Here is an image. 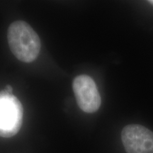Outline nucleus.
Segmentation results:
<instances>
[{
  "mask_svg": "<svg viewBox=\"0 0 153 153\" xmlns=\"http://www.w3.org/2000/svg\"><path fill=\"white\" fill-rule=\"evenodd\" d=\"M121 140L127 153H153V133L138 124L123 128Z\"/></svg>",
  "mask_w": 153,
  "mask_h": 153,
  "instance_id": "nucleus-4",
  "label": "nucleus"
},
{
  "mask_svg": "<svg viewBox=\"0 0 153 153\" xmlns=\"http://www.w3.org/2000/svg\"><path fill=\"white\" fill-rule=\"evenodd\" d=\"M149 3H150L151 4L153 5V0H150V1H148Z\"/></svg>",
  "mask_w": 153,
  "mask_h": 153,
  "instance_id": "nucleus-6",
  "label": "nucleus"
},
{
  "mask_svg": "<svg viewBox=\"0 0 153 153\" xmlns=\"http://www.w3.org/2000/svg\"><path fill=\"white\" fill-rule=\"evenodd\" d=\"M7 40L11 53L22 62H33L39 55L41 48L39 36L24 21H15L9 25Z\"/></svg>",
  "mask_w": 153,
  "mask_h": 153,
  "instance_id": "nucleus-1",
  "label": "nucleus"
},
{
  "mask_svg": "<svg viewBox=\"0 0 153 153\" xmlns=\"http://www.w3.org/2000/svg\"><path fill=\"white\" fill-rule=\"evenodd\" d=\"M24 109L22 103L6 89L0 91V136L16 135L22 126Z\"/></svg>",
  "mask_w": 153,
  "mask_h": 153,
  "instance_id": "nucleus-2",
  "label": "nucleus"
},
{
  "mask_svg": "<svg viewBox=\"0 0 153 153\" xmlns=\"http://www.w3.org/2000/svg\"><path fill=\"white\" fill-rule=\"evenodd\" d=\"M5 89H6V91H7L8 93L12 94L13 88H12V87H11V85H7V86H6Z\"/></svg>",
  "mask_w": 153,
  "mask_h": 153,
  "instance_id": "nucleus-5",
  "label": "nucleus"
},
{
  "mask_svg": "<svg viewBox=\"0 0 153 153\" xmlns=\"http://www.w3.org/2000/svg\"><path fill=\"white\" fill-rule=\"evenodd\" d=\"M72 89L80 109L88 114L99 110L101 104V96L92 78L86 74L76 76L72 82Z\"/></svg>",
  "mask_w": 153,
  "mask_h": 153,
  "instance_id": "nucleus-3",
  "label": "nucleus"
}]
</instances>
